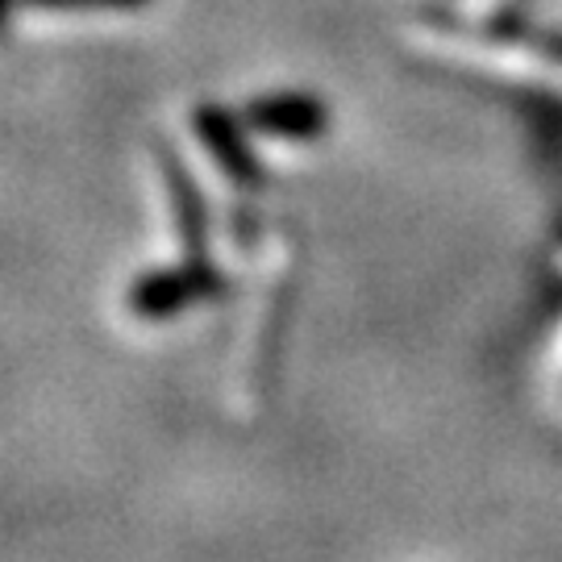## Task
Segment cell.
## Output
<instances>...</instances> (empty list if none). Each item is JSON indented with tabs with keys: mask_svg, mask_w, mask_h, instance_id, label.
Wrapping results in <instances>:
<instances>
[{
	"mask_svg": "<svg viewBox=\"0 0 562 562\" xmlns=\"http://www.w3.org/2000/svg\"><path fill=\"white\" fill-rule=\"evenodd\" d=\"M213 296H222V276L213 271V262H188V267L142 276L130 288V308L146 322H162V317L183 313L188 304L213 301Z\"/></svg>",
	"mask_w": 562,
	"mask_h": 562,
	"instance_id": "cell-1",
	"label": "cell"
},
{
	"mask_svg": "<svg viewBox=\"0 0 562 562\" xmlns=\"http://www.w3.org/2000/svg\"><path fill=\"white\" fill-rule=\"evenodd\" d=\"M246 125L262 130V134H276V138L308 142L322 138L329 113L313 92H276V97H259V101L246 104Z\"/></svg>",
	"mask_w": 562,
	"mask_h": 562,
	"instance_id": "cell-2",
	"label": "cell"
},
{
	"mask_svg": "<svg viewBox=\"0 0 562 562\" xmlns=\"http://www.w3.org/2000/svg\"><path fill=\"white\" fill-rule=\"evenodd\" d=\"M192 130H196V138L209 146V155L217 159V167H222L229 180H238V183L262 180L259 162H255V150H250L246 134H241L238 117H229L217 104H201V109L192 113Z\"/></svg>",
	"mask_w": 562,
	"mask_h": 562,
	"instance_id": "cell-3",
	"label": "cell"
},
{
	"mask_svg": "<svg viewBox=\"0 0 562 562\" xmlns=\"http://www.w3.org/2000/svg\"><path fill=\"white\" fill-rule=\"evenodd\" d=\"M162 171H167V183H171V204H176V222H180L188 262H209V225H204L201 192L192 188V176L183 171L176 150H162Z\"/></svg>",
	"mask_w": 562,
	"mask_h": 562,
	"instance_id": "cell-4",
	"label": "cell"
},
{
	"mask_svg": "<svg viewBox=\"0 0 562 562\" xmlns=\"http://www.w3.org/2000/svg\"><path fill=\"white\" fill-rule=\"evenodd\" d=\"M13 4H38V9H142L150 0H13Z\"/></svg>",
	"mask_w": 562,
	"mask_h": 562,
	"instance_id": "cell-5",
	"label": "cell"
},
{
	"mask_svg": "<svg viewBox=\"0 0 562 562\" xmlns=\"http://www.w3.org/2000/svg\"><path fill=\"white\" fill-rule=\"evenodd\" d=\"M550 46H554V50H559V55H562V38H554V42H550Z\"/></svg>",
	"mask_w": 562,
	"mask_h": 562,
	"instance_id": "cell-6",
	"label": "cell"
}]
</instances>
